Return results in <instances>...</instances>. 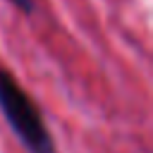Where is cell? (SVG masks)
Returning a JSON list of instances; mask_svg holds the SVG:
<instances>
[{
    "mask_svg": "<svg viewBox=\"0 0 153 153\" xmlns=\"http://www.w3.org/2000/svg\"><path fill=\"white\" fill-rule=\"evenodd\" d=\"M12 7H17L22 14H26V17H31L33 12H36V0H7Z\"/></svg>",
    "mask_w": 153,
    "mask_h": 153,
    "instance_id": "obj_2",
    "label": "cell"
},
{
    "mask_svg": "<svg viewBox=\"0 0 153 153\" xmlns=\"http://www.w3.org/2000/svg\"><path fill=\"white\" fill-rule=\"evenodd\" d=\"M0 115L26 153H57V143L43 120V112L5 67H0Z\"/></svg>",
    "mask_w": 153,
    "mask_h": 153,
    "instance_id": "obj_1",
    "label": "cell"
}]
</instances>
